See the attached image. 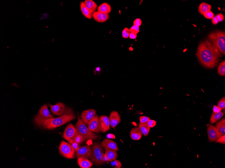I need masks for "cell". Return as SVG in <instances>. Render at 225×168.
<instances>
[{"instance_id":"18","label":"cell","mask_w":225,"mask_h":168,"mask_svg":"<svg viewBox=\"0 0 225 168\" xmlns=\"http://www.w3.org/2000/svg\"><path fill=\"white\" fill-rule=\"evenodd\" d=\"M142 134L139 127H135L131 130L130 136L131 139L138 141L141 139Z\"/></svg>"},{"instance_id":"22","label":"cell","mask_w":225,"mask_h":168,"mask_svg":"<svg viewBox=\"0 0 225 168\" xmlns=\"http://www.w3.org/2000/svg\"><path fill=\"white\" fill-rule=\"evenodd\" d=\"M116 151L115 150L111 149L105 150L104 154L107 155L109 162H111L116 160L118 157L117 153Z\"/></svg>"},{"instance_id":"38","label":"cell","mask_w":225,"mask_h":168,"mask_svg":"<svg viewBox=\"0 0 225 168\" xmlns=\"http://www.w3.org/2000/svg\"><path fill=\"white\" fill-rule=\"evenodd\" d=\"M147 124L150 128H152L155 126L157 124V122L154 120L150 119L148 122Z\"/></svg>"},{"instance_id":"19","label":"cell","mask_w":225,"mask_h":168,"mask_svg":"<svg viewBox=\"0 0 225 168\" xmlns=\"http://www.w3.org/2000/svg\"><path fill=\"white\" fill-rule=\"evenodd\" d=\"M77 163L79 166L82 168H90L93 166L92 162L86 158H78Z\"/></svg>"},{"instance_id":"42","label":"cell","mask_w":225,"mask_h":168,"mask_svg":"<svg viewBox=\"0 0 225 168\" xmlns=\"http://www.w3.org/2000/svg\"><path fill=\"white\" fill-rule=\"evenodd\" d=\"M137 36V34L133 32H131L129 36V38L131 40L136 39Z\"/></svg>"},{"instance_id":"17","label":"cell","mask_w":225,"mask_h":168,"mask_svg":"<svg viewBox=\"0 0 225 168\" xmlns=\"http://www.w3.org/2000/svg\"><path fill=\"white\" fill-rule=\"evenodd\" d=\"M39 116L45 119H49L54 118V116L50 113L48 109L47 105L45 104L42 106L39 111Z\"/></svg>"},{"instance_id":"44","label":"cell","mask_w":225,"mask_h":168,"mask_svg":"<svg viewBox=\"0 0 225 168\" xmlns=\"http://www.w3.org/2000/svg\"><path fill=\"white\" fill-rule=\"evenodd\" d=\"M48 17V14H47L44 13L42 15V16L41 17L40 19L41 20H44L45 19H46Z\"/></svg>"},{"instance_id":"28","label":"cell","mask_w":225,"mask_h":168,"mask_svg":"<svg viewBox=\"0 0 225 168\" xmlns=\"http://www.w3.org/2000/svg\"><path fill=\"white\" fill-rule=\"evenodd\" d=\"M218 73L220 76H224L225 75V61H222L218 68Z\"/></svg>"},{"instance_id":"41","label":"cell","mask_w":225,"mask_h":168,"mask_svg":"<svg viewBox=\"0 0 225 168\" xmlns=\"http://www.w3.org/2000/svg\"><path fill=\"white\" fill-rule=\"evenodd\" d=\"M222 109L220 107L216 106H214L213 107V111L214 113H220L221 112Z\"/></svg>"},{"instance_id":"43","label":"cell","mask_w":225,"mask_h":168,"mask_svg":"<svg viewBox=\"0 0 225 168\" xmlns=\"http://www.w3.org/2000/svg\"><path fill=\"white\" fill-rule=\"evenodd\" d=\"M212 23L213 24L217 25L219 23L218 20L216 17H214L211 20Z\"/></svg>"},{"instance_id":"45","label":"cell","mask_w":225,"mask_h":168,"mask_svg":"<svg viewBox=\"0 0 225 168\" xmlns=\"http://www.w3.org/2000/svg\"><path fill=\"white\" fill-rule=\"evenodd\" d=\"M103 161L104 163L105 162H109L108 158L106 154H105L103 158Z\"/></svg>"},{"instance_id":"29","label":"cell","mask_w":225,"mask_h":168,"mask_svg":"<svg viewBox=\"0 0 225 168\" xmlns=\"http://www.w3.org/2000/svg\"><path fill=\"white\" fill-rule=\"evenodd\" d=\"M74 141L78 144H79V145L83 142L85 141V140L84 139V138L83 137L79 134H78L75 137L74 139Z\"/></svg>"},{"instance_id":"1","label":"cell","mask_w":225,"mask_h":168,"mask_svg":"<svg viewBox=\"0 0 225 168\" xmlns=\"http://www.w3.org/2000/svg\"><path fill=\"white\" fill-rule=\"evenodd\" d=\"M220 54L207 41H203L197 48V55L200 63L204 67L213 68L220 61Z\"/></svg>"},{"instance_id":"9","label":"cell","mask_w":225,"mask_h":168,"mask_svg":"<svg viewBox=\"0 0 225 168\" xmlns=\"http://www.w3.org/2000/svg\"><path fill=\"white\" fill-rule=\"evenodd\" d=\"M96 111L94 109H90L83 111L81 115V118L84 124L88 126L90 122L97 116Z\"/></svg>"},{"instance_id":"8","label":"cell","mask_w":225,"mask_h":168,"mask_svg":"<svg viewBox=\"0 0 225 168\" xmlns=\"http://www.w3.org/2000/svg\"><path fill=\"white\" fill-rule=\"evenodd\" d=\"M78 134V133L75 127L71 123L66 128L62 137L68 141V143H70L74 141V138Z\"/></svg>"},{"instance_id":"34","label":"cell","mask_w":225,"mask_h":168,"mask_svg":"<svg viewBox=\"0 0 225 168\" xmlns=\"http://www.w3.org/2000/svg\"><path fill=\"white\" fill-rule=\"evenodd\" d=\"M203 15L207 19H212L214 17V14L211 11L207 12V13L203 14Z\"/></svg>"},{"instance_id":"11","label":"cell","mask_w":225,"mask_h":168,"mask_svg":"<svg viewBox=\"0 0 225 168\" xmlns=\"http://www.w3.org/2000/svg\"><path fill=\"white\" fill-rule=\"evenodd\" d=\"M100 130L104 133L111 129L109 118L107 116H102L99 119Z\"/></svg>"},{"instance_id":"10","label":"cell","mask_w":225,"mask_h":168,"mask_svg":"<svg viewBox=\"0 0 225 168\" xmlns=\"http://www.w3.org/2000/svg\"><path fill=\"white\" fill-rule=\"evenodd\" d=\"M207 133L209 140L211 142H216L222 136L217 128L211 125H207Z\"/></svg>"},{"instance_id":"27","label":"cell","mask_w":225,"mask_h":168,"mask_svg":"<svg viewBox=\"0 0 225 168\" xmlns=\"http://www.w3.org/2000/svg\"><path fill=\"white\" fill-rule=\"evenodd\" d=\"M138 127L144 136L148 135L150 132L151 128L149 127L147 124H142L140 122Z\"/></svg>"},{"instance_id":"14","label":"cell","mask_w":225,"mask_h":168,"mask_svg":"<svg viewBox=\"0 0 225 168\" xmlns=\"http://www.w3.org/2000/svg\"><path fill=\"white\" fill-rule=\"evenodd\" d=\"M101 145L105 150L111 149L115 151H119V148L117 145L114 141L108 138H106L103 140L101 143Z\"/></svg>"},{"instance_id":"25","label":"cell","mask_w":225,"mask_h":168,"mask_svg":"<svg viewBox=\"0 0 225 168\" xmlns=\"http://www.w3.org/2000/svg\"><path fill=\"white\" fill-rule=\"evenodd\" d=\"M222 136L225 135V119H223L216 124L215 126Z\"/></svg>"},{"instance_id":"23","label":"cell","mask_w":225,"mask_h":168,"mask_svg":"<svg viewBox=\"0 0 225 168\" xmlns=\"http://www.w3.org/2000/svg\"><path fill=\"white\" fill-rule=\"evenodd\" d=\"M80 8L82 14L87 18L89 19H91L92 18V14L86 7L84 2H81Z\"/></svg>"},{"instance_id":"3","label":"cell","mask_w":225,"mask_h":168,"mask_svg":"<svg viewBox=\"0 0 225 168\" xmlns=\"http://www.w3.org/2000/svg\"><path fill=\"white\" fill-rule=\"evenodd\" d=\"M207 41L217 49L220 54H225V33L224 31H217L210 33Z\"/></svg>"},{"instance_id":"24","label":"cell","mask_w":225,"mask_h":168,"mask_svg":"<svg viewBox=\"0 0 225 168\" xmlns=\"http://www.w3.org/2000/svg\"><path fill=\"white\" fill-rule=\"evenodd\" d=\"M211 6L205 2H203L201 4L199 7V11L200 13L203 15L209 11H211Z\"/></svg>"},{"instance_id":"46","label":"cell","mask_w":225,"mask_h":168,"mask_svg":"<svg viewBox=\"0 0 225 168\" xmlns=\"http://www.w3.org/2000/svg\"><path fill=\"white\" fill-rule=\"evenodd\" d=\"M107 137L109 138L115 139V136L112 134H108L107 136Z\"/></svg>"},{"instance_id":"33","label":"cell","mask_w":225,"mask_h":168,"mask_svg":"<svg viewBox=\"0 0 225 168\" xmlns=\"http://www.w3.org/2000/svg\"><path fill=\"white\" fill-rule=\"evenodd\" d=\"M111 165L113 166H115L117 168H121L122 166L121 162L119 160H115L111 162Z\"/></svg>"},{"instance_id":"26","label":"cell","mask_w":225,"mask_h":168,"mask_svg":"<svg viewBox=\"0 0 225 168\" xmlns=\"http://www.w3.org/2000/svg\"><path fill=\"white\" fill-rule=\"evenodd\" d=\"M224 114L222 112L217 113H213L210 119V122L212 124H214L223 117Z\"/></svg>"},{"instance_id":"32","label":"cell","mask_w":225,"mask_h":168,"mask_svg":"<svg viewBox=\"0 0 225 168\" xmlns=\"http://www.w3.org/2000/svg\"><path fill=\"white\" fill-rule=\"evenodd\" d=\"M218 106L223 109L224 111L225 110V98L223 97L222 98L218 103Z\"/></svg>"},{"instance_id":"35","label":"cell","mask_w":225,"mask_h":168,"mask_svg":"<svg viewBox=\"0 0 225 168\" xmlns=\"http://www.w3.org/2000/svg\"><path fill=\"white\" fill-rule=\"evenodd\" d=\"M131 32H133L137 34L140 32L139 27L137 26L133 25L130 29Z\"/></svg>"},{"instance_id":"13","label":"cell","mask_w":225,"mask_h":168,"mask_svg":"<svg viewBox=\"0 0 225 168\" xmlns=\"http://www.w3.org/2000/svg\"><path fill=\"white\" fill-rule=\"evenodd\" d=\"M109 118L110 126L113 128H115L121 121V116L116 111H112L111 113Z\"/></svg>"},{"instance_id":"2","label":"cell","mask_w":225,"mask_h":168,"mask_svg":"<svg viewBox=\"0 0 225 168\" xmlns=\"http://www.w3.org/2000/svg\"><path fill=\"white\" fill-rule=\"evenodd\" d=\"M76 118L73 112L60 116L58 117L45 119L38 115L35 117L34 121L38 127L52 130L73 120Z\"/></svg>"},{"instance_id":"39","label":"cell","mask_w":225,"mask_h":168,"mask_svg":"<svg viewBox=\"0 0 225 168\" xmlns=\"http://www.w3.org/2000/svg\"><path fill=\"white\" fill-rule=\"evenodd\" d=\"M216 142L218 143L224 144H225V135L221 136L216 141Z\"/></svg>"},{"instance_id":"12","label":"cell","mask_w":225,"mask_h":168,"mask_svg":"<svg viewBox=\"0 0 225 168\" xmlns=\"http://www.w3.org/2000/svg\"><path fill=\"white\" fill-rule=\"evenodd\" d=\"M91 153V148L88 145H86L80 147L76 152L77 158H82L88 159Z\"/></svg>"},{"instance_id":"31","label":"cell","mask_w":225,"mask_h":168,"mask_svg":"<svg viewBox=\"0 0 225 168\" xmlns=\"http://www.w3.org/2000/svg\"><path fill=\"white\" fill-rule=\"evenodd\" d=\"M151 119L148 117L141 116L139 118L140 123L142 124H147L148 122Z\"/></svg>"},{"instance_id":"36","label":"cell","mask_w":225,"mask_h":168,"mask_svg":"<svg viewBox=\"0 0 225 168\" xmlns=\"http://www.w3.org/2000/svg\"><path fill=\"white\" fill-rule=\"evenodd\" d=\"M69 143L73 147L75 151L76 152L78 150L80 147L79 144H78L76 142H75L74 141Z\"/></svg>"},{"instance_id":"20","label":"cell","mask_w":225,"mask_h":168,"mask_svg":"<svg viewBox=\"0 0 225 168\" xmlns=\"http://www.w3.org/2000/svg\"><path fill=\"white\" fill-rule=\"evenodd\" d=\"M84 2L87 8L92 14L95 12L98 8V5L94 1L92 0H86Z\"/></svg>"},{"instance_id":"21","label":"cell","mask_w":225,"mask_h":168,"mask_svg":"<svg viewBox=\"0 0 225 168\" xmlns=\"http://www.w3.org/2000/svg\"><path fill=\"white\" fill-rule=\"evenodd\" d=\"M112 8L111 5L107 3H103L101 4L98 8L97 11L106 14H109L111 11Z\"/></svg>"},{"instance_id":"47","label":"cell","mask_w":225,"mask_h":168,"mask_svg":"<svg viewBox=\"0 0 225 168\" xmlns=\"http://www.w3.org/2000/svg\"><path fill=\"white\" fill-rule=\"evenodd\" d=\"M101 68H100L98 67L96 69V71L98 72H100V71Z\"/></svg>"},{"instance_id":"15","label":"cell","mask_w":225,"mask_h":168,"mask_svg":"<svg viewBox=\"0 0 225 168\" xmlns=\"http://www.w3.org/2000/svg\"><path fill=\"white\" fill-rule=\"evenodd\" d=\"M94 19L99 23H103L107 21L110 19L109 14H106L95 11L92 15Z\"/></svg>"},{"instance_id":"37","label":"cell","mask_w":225,"mask_h":168,"mask_svg":"<svg viewBox=\"0 0 225 168\" xmlns=\"http://www.w3.org/2000/svg\"><path fill=\"white\" fill-rule=\"evenodd\" d=\"M218 21L219 22H221L224 21V17L223 14L220 13L216 15L215 16Z\"/></svg>"},{"instance_id":"4","label":"cell","mask_w":225,"mask_h":168,"mask_svg":"<svg viewBox=\"0 0 225 168\" xmlns=\"http://www.w3.org/2000/svg\"><path fill=\"white\" fill-rule=\"evenodd\" d=\"M91 153L89 159L92 162L97 165L104 164L103 158L104 154V148L98 142H95L91 145Z\"/></svg>"},{"instance_id":"5","label":"cell","mask_w":225,"mask_h":168,"mask_svg":"<svg viewBox=\"0 0 225 168\" xmlns=\"http://www.w3.org/2000/svg\"><path fill=\"white\" fill-rule=\"evenodd\" d=\"M78 133L82 135L85 141L89 140H94L99 138L98 135L90 130L88 127L82 121L81 119L78 115V120L77 123L75 125Z\"/></svg>"},{"instance_id":"40","label":"cell","mask_w":225,"mask_h":168,"mask_svg":"<svg viewBox=\"0 0 225 168\" xmlns=\"http://www.w3.org/2000/svg\"><path fill=\"white\" fill-rule=\"evenodd\" d=\"M142 23V20L139 18H137L133 22L134 25L137 26L139 27L141 25Z\"/></svg>"},{"instance_id":"6","label":"cell","mask_w":225,"mask_h":168,"mask_svg":"<svg viewBox=\"0 0 225 168\" xmlns=\"http://www.w3.org/2000/svg\"><path fill=\"white\" fill-rule=\"evenodd\" d=\"M59 150L63 157L69 159L74 157L76 152L70 144L63 140L60 144Z\"/></svg>"},{"instance_id":"7","label":"cell","mask_w":225,"mask_h":168,"mask_svg":"<svg viewBox=\"0 0 225 168\" xmlns=\"http://www.w3.org/2000/svg\"><path fill=\"white\" fill-rule=\"evenodd\" d=\"M49 106L53 114L57 116H61L73 112L71 109L68 108L61 103H58L55 105L49 104Z\"/></svg>"},{"instance_id":"30","label":"cell","mask_w":225,"mask_h":168,"mask_svg":"<svg viewBox=\"0 0 225 168\" xmlns=\"http://www.w3.org/2000/svg\"><path fill=\"white\" fill-rule=\"evenodd\" d=\"M130 29L127 28H125L122 32V37L124 38L127 39L129 37L131 33Z\"/></svg>"},{"instance_id":"16","label":"cell","mask_w":225,"mask_h":168,"mask_svg":"<svg viewBox=\"0 0 225 168\" xmlns=\"http://www.w3.org/2000/svg\"><path fill=\"white\" fill-rule=\"evenodd\" d=\"M99 117L98 116H96L88 126L89 129L94 133H100L101 132L99 125Z\"/></svg>"}]
</instances>
